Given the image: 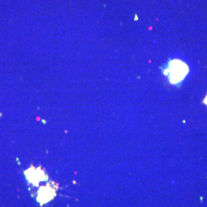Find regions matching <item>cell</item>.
Wrapping results in <instances>:
<instances>
[{
    "instance_id": "cell-1",
    "label": "cell",
    "mask_w": 207,
    "mask_h": 207,
    "mask_svg": "<svg viewBox=\"0 0 207 207\" xmlns=\"http://www.w3.org/2000/svg\"><path fill=\"white\" fill-rule=\"evenodd\" d=\"M189 71V67L185 63L179 59H174L169 62L164 74L167 75L171 84H176L185 78Z\"/></svg>"
},
{
    "instance_id": "cell-2",
    "label": "cell",
    "mask_w": 207,
    "mask_h": 207,
    "mask_svg": "<svg viewBox=\"0 0 207 207\" xmlns=\"http://www.w3.org/2000/svg\"><path fill=\"white\" fill-rule=\"evenodd\" d=\"M24 174L29 182L36 187L39 185V184L41 181H44L48 179V176L45 173L44 171L40 167L35 169L32 166L24 172Z\"/></svg>"
},
{
    "instance_id": "cell-4",
    "label": "cell",
    "mask_w": 207,
    "mask_h": 207,
    "mask_svg": "<svg viewBox=\"0 0 207 207\" xmlns=\"http://www.w3.org/2000/svg\"><path fill=\"white\" fill-rule=\"evenodd\" d=\"M204 102L205 104H207V96H206L205 99H204Z\"/></svg>"
},
{
    "instance_id": "cell-3",
    "label": "cell",
    "mask_w": 207,
    "mask_h": 207,
    "mask_svg": "<svg viewBox=\"0 0 207 207\" xmlns=\"http://www.w3.org/2000/svg\"><path fill=\"white\" fill-rule=\"evenodd\" d=\"M56 190L50 185V184H47L46 187H41L38 191V196L37 201L39 202L42 205L50 201L53 199L56 196Z\"/></svg>"
}]
</instances>
